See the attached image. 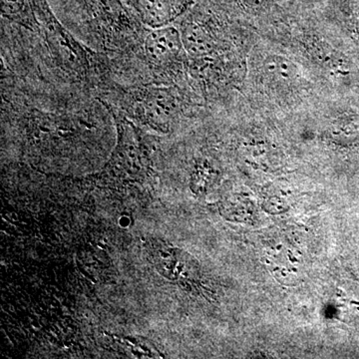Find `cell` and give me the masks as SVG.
Wrapping results in <instances>:
<instances>
[{"mask_svg":"<svg viewBox=\"0 0 359 359\" xmlns=\"http://www.w3.org/2000/svg\"><path fill=\"white\" fill-rule=\"evenodd\" d=\"M37 22L43 26L47 41L61 65L78 75H84L90 68L88 52L60 25L52 13L48 2L40 7Z\"/></svg>","mask_w":359,"mask_h":359,"instance_id":"6da1fadb","label":"cell"},{"mask_svg":"<svg viewBox=\"0 0 359 359\" xmlns=\"http://www.w3.org/2000/svg\"><path fill=\"white\" fill-rule=\"evenodd\" d=\"M134 109L136 116L150 126L164 128L176 115L177 104L169 90L148 87L137 94Z\"/></svg>","mask_w":359,"mask_h":359,"instance_id":"7a4b0ae2","label":"cell"},{"mask_svg":"<svg viewBox=\"0 0 359 359\" xmlns=\"http://www.w3.org/2000/svg\"><path fill=\"white\" fill-rule=\"evenodd\" d=\"M184 44L182 34L172 26H161L149 32L144 42L146 57L155 67L164 68L176 61Z\"/></svg>","mask_w":359,"mask_h":359,"instance_id":"3957f363","label":"cell"},{"mask_svg":"<svg viewBox=\"0 0 359 359\" xmlns=\"http://www.w3.org/2000/svg\"><path fill=\"white\" fill-rule=\"evenodd\" d=\"M139 18L151 27H161L173 20L179 11L178 0H125Z\"/></svg>","mask_w":359,"mask_h":359,"instance_id":"277c9868","label":"cell"},{"mask_svg":"<svg viewBox=\"0 0 359 359\" xmlns=\"http://www.w3.org/2000/svg\"><path fill=\"white\" fill-rule=\"evenodd\" d=\"M264 70L278 84H292L299 76L297 65L282 56H269L264 61Z\"/></svg>","mask_w":359,"mask_h":359,"instance_id":"5b68a950","label":"cell"},{"mask_svg":"<svg viewBox=\"0 0 359 359\" xmlns=\"http://www.w3.org/2000/svg\"><path fill=\"white\" fill-rule=\"evenodd\" d=\"M184 47L189 53L195 56H203L210 53L212 49V41L207 32L198 25H188L182 34Z\"/></svg>","mask_w":359,"mask_h":359,"instance_id":"8992f818","label":"cell"},{"mask_svg":"<svg viewBox=\"0 0 359 359\" xmlns=\"http://www.w3.org/2000/svg\"><path fill=\"white\" fill-rule=\"evenodd\" d=\"M245 1L249 2V4H259V1H261V0H245Z\"/></svg>","mask_w":359,"mask_h":359,"instance_id":"52a82bcc","label":"cell"},{"mask_svg":"<svg viewBox=\"0 0 359 359\" xmlns=\"http://www.w3.org/2000/svg\"><path fill=\"white\" fill-rule=\"evenodd\" d=\"M358 35H359V20L358 21Z\"/></svg>","mask_w":359,"mask_h":359,"instance_id":"ba28073f","label":"cell"}]
</instances>
